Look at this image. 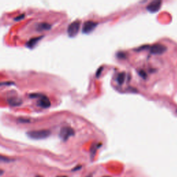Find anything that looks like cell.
<instances>
[{"instance_id": "21", "label": "cell", "mask_w": 177, "mask_h": 177, "mask_svg": "<svg viewBox=\"0 0 177 177\" xmlns=\"http://www.w3.org/2000/svg\"><path fill=\"white\" fill-rule=\"evenodd\" d=\"M57 177H67V176H57Z\"/></svg>"}, {"instance_id": "9", "label": "cell", "mask_w": 177, "mask_h": 177, "mask_svg": "<svg viewBox=\"0 0 177 177\" xmlns=\"http://www.w3.org/2000/svg\"><path fill=\"white\" fill-rule=\"evenodd\" d=\"M51 25L49 24L46 23V22H42V23H39L36 26V29L37 30H46L51 29Z\"/></svg>"}, {"instance_id": "13", "label": "cell", "mask_w": 177, "mask_h": 177, "mask_svg": "<svg viewBox=\"0 0 177 177\" xmlns=\"http://www.w3.org/2000/svg\"><path fill=\"white\" fill-rule=\"evenodd\" d=\"M19 123H30V120L27 118H19L17 119Z\"/></svg>"}, {"instance_id": "16", "label": "cell", "mask_w": 177, "mask_h": 177, "mask_svg": "<svg viewBox=\"0 0 177 177\" xmlns=\"http://www.w3.org/2000/svg\"><path fill=\"white\" fill-rule=\"evenodd\" d=\"M103 67H100V68H98V71H97V73H96V76L97 77H98L100 76L101 72H102V71H103Z\"/></svg>"}, {"instance_id": "10", "label": "cell", "mask_w": 177, "mask_h": 177, "mask_svg": "<svg viewBox=\"0 0 177 177\" xmlns=\"http://www.w3.org/2000/svg\"><path fill=\"white\" fill-rule=\"evenodd\" d=\"M8 103L10 106H13V107H15V106H19L22 103V101L21 99L18 98H10L8 99Z\"/></svg>"}, {"instance_id": "4", "label": "cell", "mask_w": 177, "mask_h": 177, "mask_svg": "<svg viewBox=\"0 0 177 177\" xmlns=\"http://www.w3.org/2000/svg\"><path fill=\"white\" fill-rule=\"evenodd\" d=\"M75 134V131L72 128L68 127H65L62 128V129L59 132V138L64 141H67L68 138L71 136H74Z\"/></svg>"}, {"instance_id": "2", "label": "cell", "mask_w": 177, "mask_h": 177, "mask_svg": "<svg viewBox=\"0 0 177 177\" xmlns=\"http://www.w3.org/2000/svg\"><path fill=\"white\" fill-rule=\"evenodd\" d=\"M30 98H38L37 105L42 108H48L51 106V101L47 96L40 94H32L30 95Z\"/></svg>"}, {"instance_id": "22", "label": "cell", "mask_w": 177, "mask_h": 177, "mask_svg": "<svg viewBox=\"0 0 177 177\" xmlns=\"http://www.w3.org/2000/svg\"><path fill=\"white\" fill-rule=\"evenodd\" d=\"M104 177H109V176H104Z\"/></svg>"}, {"instance_id": "18", "label": "cell", "mask_w": 177, "mask_h": 177, "mask_svg": "<svg viewBox=\"0 0 177 177\" xmlns=\"http://www.w3.org/2000/svg\"><path fill=\"white\" fill-rule=\"evenodd\" d=\"M1 161H5V162H10V159L6 158V157H4L3 156H1Z\"/></svg>"}, {"instance_id": "17", "label": "cell", "mask_w": 177, "mask_h": 177, "mask_svg": "<svg viewBox=\"0 0 177 177\" xmlns=\"http://www.w3.org/2000/svg\"><path fill=\"white\" fill-rule=\"evenodd\" d=\"M117 55H118V57H120V58H125L126 55L123 52H120V53H118Z\"/></svg>"}, {"instance_id": "15", "label": "cell", "mask_w": 177, "mask_h": 177, "mask_svg": "<svg viewBox=\"0 0 177 177\" xmlns=\"http://www.w3.org/2000/svg\"><path fill=\"white\" fill-rule=\"evenodd\" d=\"M24 16H25V15L24 14H22L20 15H19V16H17V17H15V18L14 19L15 21H19V20H21V19H22L24 17Z\"/></svg>"}, {"instance_id": "12", "label": "cell", "mask_w": 177, "mask_h": 177, "mask_svg": "<svg viewBox=\"0 0 177 177\" xmlns=\"http://www.w3.org/2000/svg\"><path fill=\"white\" fill-rule=\"evenodd\" d=\"M99 146H100L99 145H94L91 147V158H94V156H95V154H96V150L99 147Z\"/></svg>"}, {"instance_id": "20", "label": "cell", "mask_w": 177, "mask_h": 177, "mask_svg": "<svg viewBox=\"0 0 177 177\" xmlns=\"http://www.w3.org/2000/svg\"><path fill=\"white\" fill-rule=\"evenodd\" d=\"M35 177H42V176H39V175H37V176H36Z\"/></svg>"}, {"instance_id": "1", "label": "cell", "mask_w": 177, "mask_h": 177, "mask_svg": "<svg viewBox=\"0 0 177 177\" xmlns=\"http://www.w3.org/2000/svg\"><path fill=\"white\" fill-rule=\"evenodd\" d=\"M26 134L29 138L34 140H42L48 138L50 136L51 132L48 129L34 130V131L28 132Z\"/></svg>"}, {"instance_id": "6", "label": "cell", "mask_w": 177, "mask_h": 177, "mask_svg": "<svg viewBox=\"0 0 177 177\" xmlns=\"http://www.w3.org/2000/svg\"><path fill=\"white\" fill-rule=\"evenodd\" d=\"M166 50H167V47L161 44H154V45L152 46L149 48L150 53L154 55L163 54V53L165 52Z\"/></svg>"}, {"instance_id": "3", "label": "cell", "mask_w": 177, "mask_h": 177, "mask_svg": "<svg viewBox=\"0 0 177 177\" xmlns=\"http://www.w3.org/2000/svg\"><path fill=\"white\" fill-rule=\"evenodd\" d=\"M80 28V21L76 20L71 23L68 26L67 33L68 36L71 37H74L76 36L79 32Z\"/></svg>"}, {"instance_id": "19", "label": "cell", "mask_w": 177, "mask_h": 177, "mask_svg": "<svg viewBox=\"0 0 177 177\" xmlns=\"http://www.w3.org/2000/svg\"><path fill=\"white\" fill-rule=\"evenodd\" d=\"M86 177H93V176L92 175H88L87 176H86Z\"/></svg>"}, {"instance_id": "8", "label": "cell", "mask_w": 177, "mask_h": 177, "mask_svg": "<svg viewBox=\"0 0 177 177\" xmlns=\"http://www.w3.org/2000/svg\"><path fill=\"white\" fill-rule=\"evenodd\" d=\"M43 36H40V37H33V38L30 39L29 41L27 43H26V46L30 48H32L34 47L35 46V44H36L40 40V39L42 38Z\"/></svg>"}, {"instance_id": "5", "label": "cell", "mask_w": 177, "mask_h": 177, "mask_svg": "<svg viewBox=\"0 0 177 177\" xmlns=\"http://www.w3.org/2000/svg\"><path fill=\"white\" fill-rule=\"evenodd\" d=\"M98 23L94 21H87L85 22L83 24V33L85 34H89L90 33H91L94 30L97 26H98Z\"/></svg>"}, {"instance_id": "11", "label": "cell", "mask_w": 177, "mask_h": 177, "mask_svg": "<svg viewBox=\"0 0 177 177\" xmlns=\"http://www.w3.org/2000/svg\"><path fill=\"white\" fill-rule=\"evenodd\" d=\"M125 77H126V74L125 72H121L120 74H118L116 77V81L117 83L119 85H122L124 83L125 80Z\"/></svg>"}, {"instance_id": "7", "label": "cell", "mask_w": 177, "mask_h": 177, "mask_svg": "<svg viewBox=\"0 0 177 177\" xmlns=\"http://www.w3.org/2000/svg\"><path fill=\"white\" fill-rule=\"evenodd\" d=\"M161 3L162 2L161 1H158V0L152 1L151 3L148 4V6H147V10L150 13H156L160 9Z\"/></svg>"}, {"instance_id": "14", "label": "cell", "mask_w": 177, "mask_h": 177, "mask_svg": "<svg viewBox=\"0 0 177 177\" xmlns=\"http://www.w3.org/2000/svg\"><path fill=\"white\" fill-rule=\"evenodd\" d=\"M138 74L143 78H146V77H147V74H146V73L144 71H140L138 72Z\"/></svg>"}]
</instances>
